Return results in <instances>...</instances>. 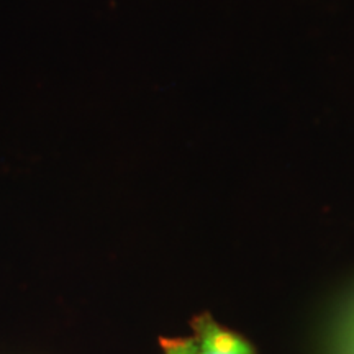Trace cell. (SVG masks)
Masks as SVG:
<instances>
[{
	"label": "cell",
	"instance_id": "6da1fadb",
	"mask_svg": "<svg viewBox=\"0 0 354 354\" xmlns=\"http://www.w3.org/2000/svg\"><path fill=\"white\" fill-rule=\"evenodd\" d=\"M197 354H254L245 338L220 326L209 315L196 320Z\"/></svg>",
	"mask_w": 354,
	"mask_h": 354
},
{
	"label": "cell",
	"instance_id": "7a4b0ae2",
	"mask_svg": "<svg viewBox=\"0 0 354 354\" xmlns=\"http://www.w3.org/2000/svg\"><path fill=\"white\" fill-rule=\"evenodd\" d=\"M165 354H197L196 338H180V339H165Z\"/></svg>",
	"mask_w": 354,
	"mask_h": 354
}]
</instances>
